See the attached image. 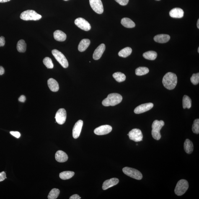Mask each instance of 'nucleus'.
<instances>
[{
	"label": "nucleus",
	"mask_w": 199,
	"mask_h": 199,
	"mask_svg": "<svg viewBox=\"0 0 199 199\" xmlns=\"http://www.w3.org/2000/svg\"><path fill=\"white\" fill-rule=\"evenodd\" d=\"M162 83L166 89L169 90L173 89L177 84V76L175 73L168 72L163 78Z\"/></svg>",
	"instance_id": "obj_1"
},
{
	"label": "nucleus",
	"mask_w": 199,
	"mask_h": 199,
	"mask_svg": "<svg viewBox=\"0 0 199 199\" xmlns=\"http://www.w3.org/2000/svg\"><path fill=\"white\" fill-rule=\"evenodd\" d=\"M123 97L120 94L116 93H113L109 94L106 98L102 102V104L104 106H115L122 102Z\"/></svg>",
	"instance_id": "obj_2"
},
{
	"label": "nucleus",
	"mask_w": 199,
	"mask_h": 199,
	"mask_svg": "<svg viewBox=\"0 0 199 199\" xmlns=\"http://www.w3.org/2000/svg\"><path fill=\"white\" fill-rule=\"evenodd\" d=\"M164 125V122L162 120H156L153 121L152 125V135L154 139L156 140L161 139V135L160 130Z\"/></svg>",
	"instance_id": "obj_3"
},
{
	"label": "nucleus",
	"mask_w": 199,
	"mask_h": 199,
	"mask_svg": "<svg viewBox=\"0 0 199 199\" xmlns=\"http://www.w3.org/2000/svg\"><path fill=\"white\" fill-rule=\"evenodd\" d=\"M20 18L24 20L37 21L41 19L42 16L35 11L28 10L23 12L20 14Z\"/></svg>",
	"instance_id": "obj_4"
},
{
	"label": "nucleus",
	"mask_w": 199,
	"mask_h": 199,
	"mask_svg": "<svg viewBox=\"0 0 199 199\" xmlns=\"http://www.w3.org/2000/svg\"><path fill=\"white\" fill-rule=\"evenodd\" d=\"M188 187V183L187 181L184 179H182L178 182L174 192L178 196L182 195L186 192Z\"/></svg>",
	"instance_id": "obj_5"
},
{
	"label": "nucleus",
	"mask_w": 199,
	"mask_h": 199,
	"mask_svg": "<svg viewBox=\"0 0 199 199\" xmlns=\"http://www.w3.org/2000/svg\"><path fill=\"white\" fill-rule=\"evenodd\" d=\"M52 53L55 59L63 68H66L68 67L69 63L63 53L56 49L52 50Z\"/></svg>",
	"instance_id": "obj_6"
},
{
	"label": "nucleus",
	"mask_w": 199,
	"mask_h": 199,
	"mask_svg": "<svg viewBox=\"0 0 199 199\" xmlns=\"http://www.w3.org/2000/svg\"><path fill=\"white\" fill-rule=\"evenodd\" d=\"M124 173L129 177L138 180H141L143 176L139 171L136 169L129 167H125L123 169Z\"/></svg>",
	"instance_id": "obj_7"
},
{
	"label": "nucleus",
	"mask_w": 199,
	"mask_h": 199,
	"mask_svg": "<svg viewBox=\"0 0 199 199\" xmlns=\"http://www.w3.org/2000/svg\"><path fill=\"white\" fill-rule=\"evenodd\" d=\"M127 135H128L130 140L135 142L142 141V133L141 130L138 129H133L130 130Z\"/></svg>",
	"instance_id": "obj_8"
},
{
	"label": "nucleus",
	"mask_w": 199,
	"mask_h": 199,
	"mask_svg": "<svg viewBox=\"0 0 199 199\" xmlns=\"http://www.w3.org/2000/svg\"><path fill=\"white\" fill-rule=\"evenodd\" d=\"M90 4L93 10L98 14L103 12V5L101 0H89Z\"/></svg>",
	"instance_id": "obj_9"
},
{
	"label": "nucleus",
	"mask_w": 199,
	"mask_h": 199,
	"mask_svg": "<svg viewBox=\"0 0 199 199\" xmlns=\"http://www.w3.org/2000/svg\"><path fill=\"white\" fill-rule=\"evenodd\" d=\"M75 23L79 28L84 31H89L91 28L90 24L83 18L79 17L76 19Z\"/></svg>",
	"instance_id": "obj_10"
},
{
	"label": "nucleus",
	"mask_w": 199,
	"mask_h": 199,
	"mask_svg": "<svg viewBox=\"0 0 199 199\" xmlns=\"http://www.w3.org/2000/svg\"><path fill=\"white\" fill-rule=\"evenodd\" d=\"M66 112L64 109H60L57 112L55 118L57 123L60 125H63L66 121Z\"/></svg>",
	"instance_id": "obj_11"
},
{
	"label": "nucleus",
	"mask_w": 199,
	"mask_h": 199,
	"mask_svg": "<svg viewBox=\"0 0 199 199\" xmlns=\"http://www.w3.org/2000/svg\"><path fill=\"white\" fill-rule=\"evenodd\" d=\"M112 128L110 125H102L95 129L94 133L98 135H106L112 131Z\"/></svg>",
	"instance_id": "obj_12"
},
{
	"label": "nucleus",
	"mask_w": 199,
	"mask_h": 199,
	"mask_svg": "<svg viewBox=\"0 0 199 199\" xmlns=\"http://www.w3.org/2000/svg\"><path fill=\"white\" fill-rule=\"evenodd\" d=\"M153 107V104L151 103L141 104L135 109L134 112L135 114H139L148 111Z\"/></svg>",
	"instance_id": "obj_13"
},
{
	"label": "nucleus",
	"mask_w": 199,
	"mask_h": 199,
	"mask_svg": "<svg viewBox=\"0 0 199 199\" xmlns=\"http://www.w3.org/2000/svg\"><path fill=\"white\" fill-rule=\"evenodd\" d=\"M83 125V121L81 120H78L75 124L73 128L72 135L74 139L78 138L80 135Z\"/></svg>",
	"instance_id": "obj_14"
},
{
	"label": "nucleus",
	"mask_w": 199,
	"mask_h": 199,
	"mask_svg": "<svg viewBox=\"0 0 199 199\" xmlns=\"http://www.w3.org/2000/svg\"><path fill=\"white\" fill-rule=\"evenodd\" d=\"M105 45L104 44H101L94 51L93 54V58L96 60L100 59L102 56L104 51H105Z\"/></svg>",
	"instance_id": "obj_15"
},
{
	"label": "nucleus",
	"mask_w": 199,
	"mask_h": 199,
	"mask_svg": "<svg viewBox=\"0 0 199 199\" xmlns=\"http://www.w3.org/2000/svg\"><path fill=\"white\" fill-rule=\"evenodd\" d=\"M119 180L116 178L109 179L106 180L103 184L102 188L103 190H106L114 186L118 183Z\"/></svg>",
	"instance_id": "obj_16"
},
{
	"label": "nucleus",
	"mask_w": 199,
	"mask_h": 199,
	"mask_svg": "<svg viewBox=\"0 0 199 199\" xmlns=\"http://www.w3.org/2000/svg\"><path fill=\"white\" fill-rule=\"evenodd\" d=\"M183 10L180 8H175L171 10L169 13L170 17L174 18H181L183 17Z\"/></svg>",
	"instance_id": "obj_17"
},
{
	"label": "nucleus",
	"mask_w": 199,
	"mask_h": 199,
	"mask_svg": "<svg viewBox=\"0 0 199 199\" xmlns=\"http://www.w3.org/2000/svg\"><path fill=\"white\" fill-rule=\"evenodd\" d=\"M56 160L59 162L63 163L67 161L68 157L66 153L62 151H58L55 155Z\"/></svg>",
	"instance_id": "obj_18"
},
{
	"label": "nucleus",
	"mask_w": 199,
	"mask_h": 199,
	"mask_svg": "<svg viewBox=\"0 0 199 199\" xmlns=\"http://www.w3.org/2000/svg\"><path fill=\"white\" fill-rule=\"evenodd\" d=\"M170 38V36L166 34H161L154 37L155 41L160 43H164L169 41Z\"/></svg>",
	"instance_id": "obj_19"
},
{
	"label": "nucleus",
	"mask_w": 199,
	"mask_h": 199,
	"mask_svg": "<svg viewBox=\"0 0 199 199\" xmlns=\"http://www.w3.org/2000/svg\"><path fill=\"white\" fill-rule=\"evenodd\" d=\"M48 85L50 90L53 92H57L59 89V86L57 81L53 78H50L48 81Z\"/></svg>",
	"instance_id": "obj_20"
},
{
	"label": "nucleus",
	"mask_w": 199,
	"mask_h": 199,
	"mask_svg": "<svg viewBox=\"0 0 199 199\" xmlns=\"http://www.w3.org/2000/svg\"><path fill=\"white\" fill-rule=\"evenodd\" d=\"M54 38L58 41H65L66 38V35L63 31L57 30L54 33Z\"/></svg>",
	"instance_id": "obj_21"
},
{
	"label": "nucleus",
	"mask_w": 199,
	"mask_h": 199,
	"mask_svg": "<svg viewBox=\"0 0 199 199\" xmlns=\"http://www.w3.org/2000/svg\"><path fill=\"white\" fill-rule=\"evenodd\" d=\"M90 41L89 39H84L81 41L78 46V50L82 52L85 51L90 44Z\"/></svg>",
	"instance_id": "obj_22"
},
{
	"label": "nucleus",
	"mask_w": 199,
	"mask_h": 199,
	"mask_svg": "<svg viewBox=\"0 0 199 199\" xmlns=\"http://www.w3.org/2000/svg\"><path fill=\"white\" fill-rule=\"evenodd\" d=\"M184 149L187 154L191 153L194 150V145L192 142L189 139L185 140L184 143Z\"/></svg>",
	"instance_id": "obj_23"
},
{
	"label": "nucleus",
	"mask_w": 199,
	"mask_h": 199,
	"mask_svg": "<svg viewBox=\"0 0 199 199\" xmlns=\"http://www.w3.org/2000/svg\"><path fill=\"white\" fill-rule=\"evenodd\" d=\"M121 24L124 27L128 28H132L135 26L134 22L128 18H124L121 20Z\"/></svg>",
	"instance_id": "obj_24"
},
{
	"label": "nucleus",
	"mask_w": 199,
	"mask_h": 199,
	"mask_svg": "<svg viewBox=\"0 0 199 199\" xmlns=\"http://www.w3.org/2000/svg\"><path fill=\"white\" fill-rule=\"evenodd\" d=\"M143 57L147 60H154L157 58V53L154 51H149L143 54Z\"/></svg>",
	"instance_id": "obj_25"
},
{
	"label": "nucleus",
	"mask_w": 199,
	"mask_h": 199,
	"mask_svg": "<svg viewBox=\"0 0 199 199\" xmlns=\"http://www.w3.org/2000/svg\"><path fill=\"white\" fill-rule=\"evenodd\" d=\"M74 174L75 173L72 171H65L60 173V177L62 180H68L73 177Z\"/></svg>",
	"instance_id": "obj_26"
},
{
	"label": "nucleus",
	"mask_w": 199,
	"mask_h": 199,
	"mask_svg": "<svg viewBox=\"0 0 199 199\" xmlns=\"http://www.w3.org/2000/svg\"><path fill=\"white\" fill-rule=\"evenodd\" d=\"M132 50L129 47L124 48L119 52L118 55L119 56L123 58H126L129 56L131 54Z\"/></svg>",
	"instance_id": "obj_27"
},
{
	"label": "nucleus",
	"mask_w": 199,
	"mask_h": 199,
	"mask_svg": "<svg viewBox=\"0 0 199 199\" xmlns=\"http://www.w3.org/2000/svg\"><path fill=\"white\" fill-rule=\"evenodd\" d=\"M191 100L187 95H184L182 99V107L184 109H190L191 107Z\"/></svg>",
	"instance_id": "obj_28"
},
{
	"label": "nucleus",
	"mask_w": 199,
	"mask_h": 199,
	"mask_svg": "<svg viewBox=\"0 0 199 199\" xmlns=\"http://www.w3.org/2000/svg\"><path fill=\"white\" fill-rule=\"evenodd\" d=\"M27 45L23 40L19 41L17 45V49L20 53H24L26 50Z\"/></svg>",
	"instance_id": "obj_29"
},
{
	"label": "nucleus",
	"mask_w": 199,
	"mask_h": 199,
	"mask_svg": "<svg viewBox=\"0 0 199 199\" xmlns=\"http://www.w3.org/2000/svg\"><path fill=\"white\" fill-rule=\"evenodd\" d=\"M115 80L118 82H121L124 81L126 79V76L124 73L120 72L114 73L112 75Z\"/></svg>",
	"instance_id": "obj_30"
},
{
	"label": "nucleus",
	"mask_w": 199,
	"mask_h": 199,
	"mask_svg": "<svg viewBox=\"0 0 199 199\" xmlns=\"http://www.w3.org/2000/svg\"><path fill=\"white\" fill-rule=\"evenodd\" d=\"M149 72V69L145 67H139L135 70V74L137 76L144 75Z\"/></svg>",
	"instance_id": "obj_31"
},
{
	"label": "nucleus",
	"mask_w": 199,
	"mask_h": 199,
	"mask_svg": "<svg viewBox=\"0 0 199 199\" xmlns=\"http://www.w3.org/2000/svg\"><path fill=\"white\" fill-rule=\"evenodd\" d=\"M60 194V191L57 188H53L51 191L48 195V199H56Z\"/></svg>",
	"instance_id": "obj_32"
},
{
	"label": "nucleus",
	"mask_w": 199,
	"mask_h": 199,
	"mask_svg": "<svg viewBox=\"0 0 199 199\" xmlns=\"http://www.w3.org/2000/svg\"><path fill=\"white\" fill-rule=\"evenodd\" d=\"M44 64L48 69H53L54 67V64L51 59L48 57L44 58L43 61Z\"/></svg>",
	"instance_id": "obj_33"
},
{
	"label": "nucleus",
	"mask_w": 199,
	"mask_h": 199,
	"mask_svg": "<svg viewBox=\"0 0 199 199\" xmlns=\"http://www.w3.org/2000/svg\"><path fill=\"white\" fill-rule=\"evenodd\" d=\"M192 130L195 134L199 133V119H197L194 121L192 126Z\"/></svg>",
	"instance_id": "obj_34"
},
{
	"label": "nucleus",
	"mask_w": 199,
	"mask_h": 199,
	"mask_svg": "<svg viewBox=\"0 0 199 199\" xmlns=\"http://www.w3.org/2000/svg\"><path fill=\"white\" fill-rule=\"evenodd\" d=\"M191 81L192 84L194 85H197L198 84L199 82V73H194L192 75L191 78Z\"/></svg>",
	"instance_id": "obj_35"
},
{
	"label": "nucleus",
	"mask_w": 199,
	"mask_h": 199,
	"mask_svg": "<svg viewBox=\"0 0 199 199\" xmlns=\"http://www.w3.org/2000/svg\"><path fill=\"white\" fill-rule=\"evenodd\" d=\"M115 1L121 5L125 6L128 4L129 0H115Z\"/></svg>",
	"instance_id": "obj_36"
},
{
	"label": "nucleus",
	"mask_w": 199,
	"mask_h": 199,
	"mask_svg": "<svg viewBox=\"0 0 199 199\" xmlns=\"http://www.w3.org/2000/svg\"><path fill=\"white\" fill-rule=\"evenodd\" d=\"M10 133L11 135H12L13 136H14L16 138H19L20 137V133L19 132L11 131L10 132Z\"/></svg>",
	"instance_id": "obj_37"
},
{
	"label": "nucleus",
	"mask_w": 199,
	"mask_h": 199,
	"mask_svg": "<svg viewBox=\"0 0 199 199\" xmlns=\"http://www.w3.org/2000/svg\"><path fill=\"white\" fill-rule=\"evenodd\" d=\"M6 179V174L5 172L0 173V182H2Z\"/></svg>",
	"instance_id": "obj_38"
},
{
	"label": "nucleus",
	"mask_w": 199,
	"mask_h": 199,
	"mask_svg": "<svg viewBox=\"0 0 199 199\" xmlns=\"http://www.w3.org/2000/svg\"><path fill=\"white\" fill-rule=\"evenodd\" d=\"M5 43V37L3 36L0 37V47L4 46Z\"/></svg>",
	"instance_id": "obj_39"
},
{
	"label": "nucleus",
	"mask_w": 199,
	"mask_h": 199,
	"mask_svg": "<svg viewBox=\"0 0 199 199\" xmlns=\"http://www.w3.org/2000/svg\"><path fill=\"white\" fill-rule=\"evenodd\" d=\"M26 100V97L24 95H22L19 98V101L21 102H24Z\"/></svg>",
	"instance_id": "obj_40"
},
{
	"label": "nucleus",
	"mask_w": 199,
	"mask_h": 199,
	"mask_svg": "<svg viewBox=\"0 0 199 199\" xmlns=\"http://www.w3.org/2000/svg\"><path fill=\"white\" fill-rule=\"evenodd\" d=\"M81 198L78 194H74L70 197V199H80Z\"/></svg>",
	"instance_id": "obj_41"
},
{
	"label": "nucleus",
	"mask_w": 199,
	"mask_h": 199,
	"mask_svg": "<svg viewBox=\"0 0 199 199\" xmlns=\"http://www.w3.org/2000/svg\"><path fill=\"white\" fill-rule=\"evenodd\" d=\"M5 73V69L2 66H0V75H2L4 74Z\"/></svg>",
	"instance_id": "obj_42"
},
{
	"label": "nucleus",
	"mask_w": 199,
	"mask_h": 199,
	"mask_svg": "<svg viewBox=\"0 0 199 199\" xmlns=\"http://www.w3.org/2000/svg\"><path fill=\"white\" fill-rule=\"evenodd\" d=\"M11 1V0H0V2L1 3H5Z\"/></svg>",
	"instance_id": "obj_43"
},
{
	"label": "nucleus",
	"mask_w": 199,
	"mask_h": 199,
	"mask_svg": "<svg viewBox=\"0 0 199 199\" xmlns=\"http://www.w3.org/2000/svg\"><path fill=\"white\" fill-rule=\"evenodd\" d=\"M197 27H198V28L199 29V19H198V21H197Z\"/></svg>",
	"instance_id": "obj_44"
},
{
	"label": "nucleus",
	"mask_w": 199,
	"mask_h": 199,
	"mask_svg": "<svg viewBox=\"0 0 199 199\" xmlns=\"http://www.w3.org/2000/svg\"><path fill=\"white\" fill-rule=\"evenodd\" d=\"M198 53H199V48H198Z\"/></svg>",
	"instance_id": "obj_45"
},
{
	"label": "nucleus",
	"mask_w": 199,
	"mask_h": 199,
	"mask_svg": "<svg viewBox=\"0 0 199 199\" xmlns=\"http://www.w3.org/2000/svg\"><path fill=\"white\" fill-rule=\"evenodd\" d=\"M63 1H69V0H63Z\"/></svg>",
	"instance_id": "obj_46"
},
{
	"label": "nucleus",
	"mask_w": 199,
	"mask_h": 199,
	"mask_svg": "<svg viewBox=\"0 0 199 199\" xmlns=\"http://www.w3.org/2000/svg\"><path fill=\"white\" fill-rule=\"evenodd\" d=\"M156 1H160V0H156Z\"/></svg>",
	"instance_id": "obj_47"
}]
</instances>
